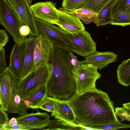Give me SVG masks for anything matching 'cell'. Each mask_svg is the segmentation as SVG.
<instances>
[{
	"instance_id": "6da1fadb",
	"label": "cell",
	"mask_w": 130,
	"mask_h": 130,
	"mask_svg": "<svg viewBox=\"0 0 130 130\" xmlns=\"http://www.w3.org/2000/svg\"><path fill=\"white\" fill-rule=\"evenodd\" d=\"M67 100L79 124L85 127L120 122L107 93L96 88L74 94Z\"/></svg>"
},
{
	"instance_id": "7a4b0ae2",
	"label": "cell",
	"mask_w": 130,
	"mask_h": 130,
	"mask_svg": "<svg viewBox=\"0 0 130 130\" xmlns=\"http://www.w3.org/2000/svg\"><path fill=\"white\" fill-rule=\"evenodd\" d=\"M49 63L52 70L47 84V95L68 100L75 93L76 90L71 74L72 67L69 53L63 49L54 47Z\"/></svg>"
},
{
	"instance_id": "3957f363",
	"label": "cell",
	"mask_w": 130,
	"mask_h": 130,
	"mask_svg": "<svg viewBox=\"0 0 130 130\" xmlns=\"http://www.w3.org/2000/svg\"><path fill=\"white\" fill-rule=\"evenodd\" d=\"M52 70L49 63L35 67L25 76L19 78L15 86L17 91L24 99L38 87L47 84Z\"/></svg>"
},
{
	"instance_id": "277c9868",
	"label": "cell",
	"mask_w": 130,
	"mask_h": 130,
	"mask_svg": "<svg viewBox=\"0 0 130 130\" xmlns=\"http://www.w3.org/2000/svg\"><path fill=\"white\" fill-rule=\"evenodd\" d=\"M34 19L39 34L51 42L54 47L63 49L69 53H75V46L67 37L66 32L54 24L35 17Z\"/></svg>"
},
{
	"instance_id": "5b68a950",
	"label": "cell",
	"mask_w": 130,
	"mask_h": 130,
	"mask_svg": "<svg viewBox=\"0 0 130 130\" xmlns=\"http://www.w3.org/2000/svg\"><path fill=\"white\" fill-rule=\"evenodd\" d=\"M98 69L96 67L82 63L79 61L77 69H74L72 67L71 70L72 76L76 86L74 94H79L96 88V82L101 77Z\"/></svg>"
},
{
	"instance_id": "8992f818",
	"label": "cell",
	"mask_w": 130,
	"mask_h": 130,
	"mask_svg": "<svg viewBox=\"0 0 130 130\" xmlns=\"http://www.w3.org/2000/svg\"><path fill=\"white\" fill-rule=\"evenodd\" d=\"M0 24L12 36L15 43L19 45L24 44L25 39L19 31L21 23L6 0H0Z\"/></svg>"
},
{
	"instance_id": "52a82bcc",
	"label": "cell",
	"mask_w": 130,
	"mask_h": 130,
	"mask_svg": "<svg viewBox=\"0 0 130 130\" xmlns=\"http://www.w3.org/2000/svg\"><path fill=\"white\" fill-rule=\"evenodd\" d=\"M18 17L22 25L30 28L29 36L36 37L39 35L35 21V17L27 0H6Z\"/></svg>"
},
{
	"instance_id": "ba28073f",
	"label": "cell",
	"mask_w": 130,
	"mask_h": 130,
	"mask_svg": "<svg viewBox=\"0 0 130 130\" xmlns=\"http://www.w3.org/2000/svg\"><path fill=\"white\" fill-rule=\"evenodd\" d=\"M19 78L8 67L0 74V107L5 111H7L13 90Z\"/></svg>"
},
{
	"instance_id": "9c48e42d",
	"label": "cell",
	"mask_w": 130,
	"mask_h": 130,
	"mask_svg": "<svg viewBox=\"0 0 130 130\" xmlns=\"http://www.w3.org/2000/svg\"><path fill=\"white\" fill-rule=\"evenodd\" d=\"M66 35L75 45L77 54L85 57L96 51V43L86 30L74 35L66 32Z\"/></svg>"
},
{
	"instance_id": "30bf717a",
	"label": "cell",
	"mask_w": 130,
	"mask_h": 130,
	"mask_svg": "<svg viewBox=\"0 0 130 130\" xmlns=\"http://www.w3.org/2000/svg\"><path fill=\"white\" fill-rule=\"evenodd\" d=\"M56 4L51 1L41 2H37L30 7L35 18L58 25Z\"/></svg>"
},
{
	"instance_id": "8fae6325",
	"label": "cell",
	"mask_w": 130,
	"mask_h": 130,
	"mask_svg": "<svg viewBox=\"0 0 130 130\" xmlns=\"http://www.w3.org/2000/svg\"><path fill=\"white\" fill-rule=\"evenodd\" d=\"M53 48L52 44L40 35L36 36L34 53L35 67L49 63Z\"/></svg>"
},
{
	"instance_id": "7c38bea8",
	"label": "cell",
	"mask_w": 130,
	"mask_h": 130,
	"mask_svg": "<svg viewBox=\"0 0 130 130\" xmlns=\"http://www.w3.org/2000/svg\"><path fill=\"white\" fill-rule=\"evenodd\" d=\"M18 123L25 127L27 130L41 129L47 127L51 120L46 112L27 113L17 117Z\"/></svg>"
},
{
	"instance_id": "4fadbf2b",
	"label": "cell",
	"mask_w": 130,
	"mask_h": 130,
	"mask_svg": "<svg viewBox=\"0 0 130 130\" xmlns=\"http://www.w3.org/2000/svg\"><path fill=\"white\" fill-rule=\"evenodd\" d=\"M58 26L64 31L75 35L85 29L78 18L64 11L57 9Z\"/></svg>"
},
{
	"instance_id": "5bb4252c",
	"label": "cell",
	"mask_w": 130,
	"mask_h": 130,
	"mask_svg": "<svg viewBox=\"0 0 130 130\" xmlns=\"http://www.w3.org/2000/svg\"><path fill=\"white\" fill-rule=\"evenodd\" d=\"M53 98L56 106L55 111L51 113V117L74 125H80L67 100Z\"/></svg>"
},
{
	"instance_id": "9a60e30c",
	"label": "cell",
	"mask_w": 130,
	"mask_h": 130,
	"mask_svg": "<svg viewBox=\"0 0 130 130\" xmlns=\"http://www.w3.org/2000/svg\"><path fill=\"white\" fill-rule=\"evenodd\" d=\"M118 56L113 52H101L96 51L85 57L84 60L79 61L82 63L96 67L101 71L110 63L117 61Z\"/></svg>"
},
{
	"instance_id": "2e32d148",
	"label": "cell",
	"mask_w": 130,
	"mask_h": 130,
	"mask_svg": "<svg viewBox=\"0 0 130 130\" xmlns=\"http://www.w3.org/2000/svg\"><path fill=\"white\" fill-rule=\"evenodd\" d=\"M25 47L24 44L15 43L11 53L8 67L18 77L20 78L24 63Z\"/></svg>"
},
{
	"instance_id": "e0dca14e",
	"label": "cell",
	"mask_w": 130,
	"mask_h": 130,
	"mask_svg": "<svg viewBox=\"0 0 130 130\" xmlns=\"http://www.w3.org/2000/svg\"><path fill=\"white\" fill-rule=\"evenodd\" d=\"M36 37L29 36L25 40L24 63L22 78L27 74L35 67L34 53L35 44Z\"/></svg>"
},
{
	"instance_id": "ac0fdd59",
	"label": "cell",
	"mask_w": 130,
	"mask_h": 130,
	"mask_svg": "<svg viewBox=\"0 0 130 130\" xmlns=\"http://www.w3.org/2000/svg\"><path fill=\"white\" fill-rule=\"evenodd\" d=\"M47 84L38 87L28 95L23 100L28 101L29 103V108L34 109L39 108L40 105L47 96Z\"/></svg>"
},
{
	"instance_id": "d6986e66",
	"label": "cell",
	"mask_w": 130,
	"mask_h": 130,
	"mask_svg": "<svg viewBox=\"0 0 130 130\" xmlns=\"http://www.w3.org/2000/svg\"><path fill=\"white\" fill-rule=\"evenodd\" d=\"M28 109L22 97L17 91L15 86L8 105L7 112L22 115L27 113L26 111Z\"/></svg>"
},
{
	"instance_id": "ffe728a7",
	"label": "cell",
	"mask_w": 130,
	"mask_h": 130,
	"mask_svg": "<svg viewBox=\"0 0 130 130\" xmlns=\"http://www.w3.org/2000/svg\"><path fill=\"white\" fill-rule=\"evenodd\" d=\"M58 10L78 18L86 24H89L93 22L94 23L96 20L97 13L89 9L80 8L72 10L60 7Z\"/></svg>"
},
{
	"instance_id": "44dd1931",
	"label": "cell",
	"mask_w": 130,
	"mask_h": 130,
	"mask_svg": "<svg viewBox=\"0 0 130 130\" xmlns=\"http://www.w3.org/2000/svg\"><path fill=\"white\" fill-rule=\"evenodd\" d=\"M117 0H111L98 13L94 23L97 27L110 24L112 18V8Z\"/></svg>"
},
{
	"instance_id": "7402d4cb",
	"label": "cell",
	"mask_w": 130,
	"mask_h": 130,
	"mask_svg": "<svg viewBox=\"0 0 130 130\" xmlns=\"http://www.w3.org/2000/svg\"><path fill=\"white\" fill-rule=\"evenodd\" d=\"M118 81L122 85H130V58L123 60L116 71Z\"/></svg>"
},
{
	"instance_id": "603a6c76",
	"label": "cell",
	"mask_w": 130,
	"mask_h": 130,
	"mask_svg": "<svg viewBox=\"0 0 130 130\" xmlns=\"http://www.w3.org/2000/svg\"><path fill=\"white\" fill-rule=\"evenodd\" d=\"M48 127L43 130H84L85 126L80 125L76 126L59 119H55L51 120Z\"/></svg>"
},
{
	"instance_id": "cb8c5ba5",
	"label": "cell",
	"mask_w": 130,
	"mask_h": 130,
	"mask_svg": "<svg viewBox=\"0 0 130 130\" xmlns=\"http://www.w3.org/2000/svg\"><path fill=\"white\" fill-rule=\"evenodd\" d=\"M111 0H88L81 8L89 9L98 13Z\"/></svg>"
},
{
	"instance_id": "d4e9b609",
	"label": "cell",
	"mask_w": 130,
	"mask_h": 130,
	"mask_svg": "<svg viewBox=\"0 0 130 130\" xmlns=\"http://www.w3.org/2000/svg\"><path fill=\"white\" fill-rule=\"evenodd\" d=\"M88 0H63L62 7L74 10L81 8L87 3Z\"/></svg>"
},
{
	"instance_id": "484cf974",
	"label": "cell",
	"mask_w": 130,
	"mask_h": 130,
	"mask_svg": "<svg viewBox=\"0 0 130 130\" xmlns=\"http://www.w3.org/2000/svg\"><path fill=\"white\" fill-rule=\"evenodd\" d=\"M94 130H115L121 128H130V124H126L120 122L100 125L91 127Z\"/></svg>"
},
{
	"instance_id": "4316f807",
	"label": "cell",
	"mask_w": 130,
	"mask_h": 130,
	"mask_svg": "<svg viewBox=\"0 0 130 130\" xmlns=\"http://www.w3.org/2000/svg\"><path fill=\"white\" fill-rule=\"evenodd\" d=\"M110 24L123 27L130 25V13L122 12L118 16L112 19Z\"/></svg>"
},
{
	"instance_id": "83f0119b",
	"label": "cell",
	"mask_w": 130,
	"mask_h": 130,
	"mask_svg": "<svg viewBox=\"0 0 130 130\" xmlns=\"http://www.w3.org/2000/svg\"><path fill=\"white\" fill-rule=\"evenodd\" d=\"M55 102L53 98L47 95L40 105L39 108L52 113L55 111Z\"/></svg>"
},
{
	"instance_id": "f1b7e54d",
	"label": "cell",
	"mask_w": 130,
	"mask_h": 130,
	"mask_svg": "<svg viewBox=\"0 0 130 130\" xmlns=\"http://www.w3.org/2000/svg\"><path fill=\"white\" fill-rule=\"evenodd\" d=\"M115 109L116 117L120 119L121 122L124 120L130 122V110L123 106L117 107Z\"/></svg>"
},
{
	"instance_id": "f546056e",
	"label": "cell",
	"mask_w": 130,
	"mask_h": 130,
	"mask_svg": "<svg viewBox=\"0 0 130 130\" xmlns=\"http://www.w3.org/2000/svg\"><path fill=\"white\" fill-rule=\"evenodd\" d=\"M122 0H117L112 8V19L118 16L121 12Z\"/></svg>"
},
{
	"instance_id": "4dcf8cb0",
	"label": "cell",
	"mask_w": 130,
	"mask_h": 130,
	"mask_svg": "<svg viewBox=\"0 0 130 130\" xmlns=\"http://www.w3.org/2000/svg\"><path fill=\"white\" fill-rule=\"evenodd\" d=\"M5 51L3 47L0 50V74L7 68L5 59Z\"/></svg>"
},
{
	"instance_id": "1f68e13d",
	"label": "cell",
	"mask_w": 130,
	"mask_h": 130,
	"mask_svg": "<svg viewBox=\"0 0 130 130\" xmlns=\"http://www.w3.org/2000/svg\"><path fill=\"white\" fill-rule=\"evenodd\" d=\"M9 37L5 30H0V50L4 47L8 41Z\"/></svg>"
},
{
	"instance_id": "d6a6232c",
	"label": "cell",
	"mask_w": 130,
	"mask_h": 130,
	"mask_svg": "<svg viewBox=\"0 0 130 130\" xmlns=\"http://www.w3.org/2000/svg\"><path fill=\"white\" fill-rule=\"evenodd\" d=\"M0 107V126L5 125L9 120L7 114Z\"/></svg>"
},
{
	"instance_id": "836d02e7",
	"label": "cell",
	"mask_w": 130,
	"mask_h": 130,
	"mask_svg": "<svg viewBox=\"0 0 130 130\" xmlns=\"http://www.w3.org/2000/svg\"><path fill=\"white\" fill-rule=\"evenodd\" d=\"M19 31L20 34L25 40L27 38V36L30 34V28L26 25H22L20 28Z\"/></svg>"
},
{
	"instance_id": "e575fe53",
	"label": "cell",
	"mask_w": 130,
	"mask_h": 130,
	"mask_svg": "<svg viewBox=\"0 0 130 130\" xmlns=\"http://www.w3.org/2000/svg\"><path fill=\"white\" fill-rule=\"evenodd\" d=\"M121 11L124 13H130V0H122Z\"/></svg>"
},
{
	"instance_id": "d590c367",
	"label": "cell",
	"mask_w": 130,
	"mask_h": 130,
	"mask_svg": "<svg viewBox=\"0 0 130 130\" xmlns=\"http://www.w3.org/2000/svg\"><path fill=\"white\" fill-rule=\"evenodd\" d=\"M70 62L72 67L74 69H76L78 68L79 64V61L77 59L72 52L69 53Z\"/></svg>"
},
{
	"instance_id": "8d00e7d4",
	"label": "cell",
	"mask_w": 130,
	"mask_h": 130,
	"mask_svg": "<svg viewBox=\"0 0 130 130\" xmlns=\"http://www.w3.org/2000/svg\"><path fill=\"white\" fill-rule=\"evenodd\" d=\"M0 130H27L26 128L23 125L18 124L14 126H3L0 128Z\"/></svg>"
},
{
	"instance_id": "74e56055",
	"label": "cell",
	"mask_w": 130,
	"mask_h": 130,
	"mask_svg": "<svg viewBox=\"0 0 130 130\" xmlns=\"http://www.w3.org/2000/svg\"><path fill=\"white\" fill-rule=\"evenodd\" d=\"M122 105L126 108L130 110V102L123 104Z\"/></svg>"
},
{
	"instance_id": "f35d334b",
	"label": "cell",
	"mask_w": 130,
	"mask_h": 130,
	"mask_svg": "<svg viewBox=\"0 0 130 130\" xmlns=\"http://www.w3.org/2000/svg\"><path fill=\"white\" fill-rule=\"evenodd\" d=\"M33 0H27L29 6H30L31 5L32 2Z\"/></svg>"
}]
</instances>
